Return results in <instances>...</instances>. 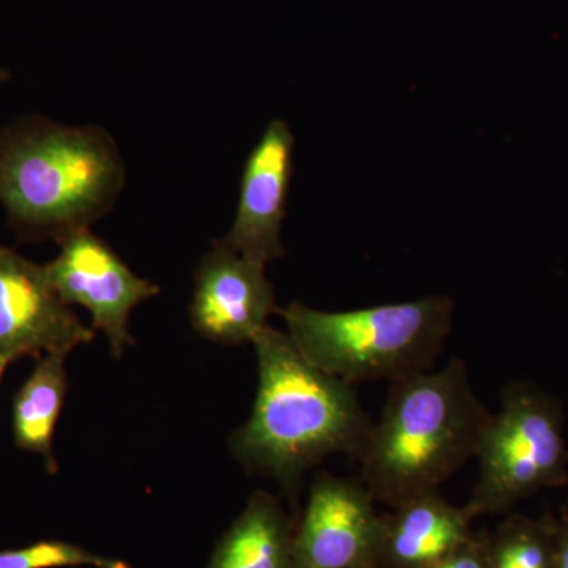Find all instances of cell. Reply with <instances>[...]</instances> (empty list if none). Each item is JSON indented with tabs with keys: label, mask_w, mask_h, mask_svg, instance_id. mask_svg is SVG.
I'll return each mask as SVG.
<instances>
[{
	"label": "cell",
	"mask_w": 568,
	"mask_h": 568,
	"mask_svg": "<svg viewBox=\"0 0 568 568\" xmlns=\"http://www.w3.org/2000/svg\"><path fill=\"white\" fill-rule=\"evenodd\" d=\"M567 484H568V480H567ZM567 519H568V517H567Z\"/></svg>",
	"instance_id": "obj_20"
},
{
	"label": "cell",
	"mask_w": 568,
	"mask_h": 568,
	"mask_svg": "<svg viewBox=\"0 0 568 568\" xmlns=\"http://www.w3.org/2000/svg\"><path fill=\"white\" fill-rule=\"evenodd\" d=\"M558 523L511 515L487 537L488 568H556Z\"/></svg>",
	"instance_id": "obj_14"
},
{
	"label": "cell",
	"mask_w": 568,
	"mask_h": 568,
	"mask_svg": "<svg viewBox=\"0 0 568 568\" xmlns=\"http://www.w3.org/2000/svg\"><path fill=\"white\" fill-rule=\"evenodd\" d=\"M10 80V71L0 69V82H6Z\"/></svg>",
	"instance_id": "obj_18"
},
{
	"label": "cell",
	"mask_w": 568,
	"mask_h": 568,
	"mask_svg": "<svg viewBox=\"0 0 568 568\" xmlns=\"http://www.w3.org/2000/svg\"><path fill=\"white\" fill-rule=\"evenodd\" d=\"M379 568H425L474 540L473 514L440 495L422 493L383 515Z\"/></svg>",
	"instance_id": "obj_11"
},
{
	"label": "cell",
	"mask_w": 568,
	"mask_h": 568,
	"mask_svg": "<svg viewBox=\"0 0 568 568\" xmlns=\"http://www.w3.org/2000/svg\"><path fill=\"white\" fill-rule=\"evenodd\" d=\"M425 568H488L487 537L476 536L454 555Z\"/></svg>",
	"instance_id": "obj_16"
},
{
	"label": "cell",
	"mask_w": 568,
	"mask_h": 568,
	"mask_svg": "<svg viewBox=\"0 0 568 568\" xmlns=\"http://www.w3.org/2000/svg\"><path fill=\"white\" fill-rule=\"evenodd\" d=\"M293 532L275 496L253 493L207 568H293Z\"/></svg>",
	"instance_id": "obj_12"
},
{
	"label": "cell",
	"mask_w": 568,
	"mask_h": 568,
	"mask_svg": "<svg viewBox=\"0 0 568 568\" xmlns=\"http://www.w3.org/2000/svg\"><path fill=\"white\" fill-rule=\"evenodd\" d=\"M61 253L44 265L52 287L67 305H80L92 316V328L104 332L111 353L121 357L133 345L130 315L160 287L133 274L118 253L91 230L59 241Z\"/></svg>",
	"instance_id": "obj_7"
},
{
	"label": "cell",
	"mask_w": 568,
	"mask_h": 568,
	"mask_svg": "<svg viewBox=\"0 0 568 568\" xmlns=\"http://www.w3.org/2000/svg\"><path fill=\"white\" fill-rule=\"evenodd\" d=\"M294 170V134L272 121L254 145L242 174L237 212L219 244L261 265L284 256L282 226Z\"/></svg>",
	"instance_id": "obj_10"
},
{
	"label": "cell",
	"mask_w": 568,
	"mask_h": 568,
	"mask_svg": "<svg viewBox=\"0 0 568 568\" xmlns=\"http://www.w3.org/2000/svg\"><path fill=\"white\" fill-rule=\"evenodd\" d=\"M130 568L123 560L104 558L67 541H40L0 552V568Z\"/></svg>",
	"instance_id": "obj_15"
},
{
	"label": "cell",
	"mask_w": 568,
	"mask_h": 568,
	"mask_svg": "<svg viewBox=\"0 0 568 568\" xmlns=\"http://www.w3.org/2000/svg\"><path fill=\"white\" fill-rule=\"evenodd\" d=\"M123 186L121 152L100 126L29 115L0 129V204L22 234L59 242L91 230Z\"/></svg>",
	"instance_id": "obj_2"
},
{
	"label": "cell",
	"mask_w": 568,
	"mask_h": 568,
	"mask_svg": "<svg viewBox=\"0 0 568 568\" xmlns=\"http://www.w3.org/2000/svg\"><path fill=\"white\" fill-rule=\"evenodd\" d=\"M362 478L321 473L293 532V568H379L384 518Z\"/></svg>",
	"instance_id": "obj_6"
},
{
	"label": "cell",
	"mask_w": 568,
	"mask_h": 568,
	"mask_svg": "<svg viewBox=\"0 0 568 568\" xmlns=\"http://www.w3.org/2000/svg\"><path fill=\"white\" fill-rule=\"evenodd\" d=\"M476 459L478 478L466 508L474 518L507 514L541 489L568 480V437L562 406L530 381H517L489 416Z\"/></svg>",
	"instance_id": "obj_5"
},
{
	"label": "cell",
	"mask_w": 568,
	"mask_h": 568,
	"mask_svg": "<svg viewBox=\"0 0 568 568\" xmlns=\"http://www.w3.org/2000/svg\"><path fill=\"white\" fill-rule=\"evenodd\" d=\"M7 365L9 364H6V362L0 361V377H2L3 372H6Z\"/></svg>",
	"instance_id": "obj_19"
},
{
	"label": "cell",
	"mask_w": 568,
	"mask_h": 568,
	"mask_svg": "<svg viewBox=\"0 0 568 568\" xmlns=\"http://www.w3.org/2000/svg\"><path fill=\"white\" fill-rule=\"evenodd\" d=\"M556 568H568V519L558 523V555Z\"/></svg>",
	"instance_id": "obj_17"
},
{
	"label": "cell",
	"mask_w": 568,
	"mask_h": 568,
	"mask_svg": "<svg viewBox=\"0 0 568 568\" xmlns=\"http://www.w3.org/2000/svg\"><path fill=\"white\" fill-rule=\"evenodd\" d=\"M252 345L257 394L248 420L231 437L234 457L287 491L324 459L361 458L375 420L354 386L313 365L287 332L265 325Z\"/></svg>",
	"instance_id": "obj_1"
},
{
	"label": "cell",
	"mask_w": 568,
	"mask_h": 568,
	"mask_svg": "<svg viewBox=\"0 0 568 568\" xmlns=\"http://www.w3.org/2000/svg\"><path fill=\"white\" fill-rule=\"evenodd\" d=\"M65 357L43 354L14 399V439L24 450L47 459L54 469L52 435L67 394Z\"/></svg>",
	"instance_id": "obj_13"
},
{
	"label": "cell",
	"mask_w": 568,
	"mask_h": 568,
	"mask_svg": "<svg viewBox=\"0 0 568 568\" xmlns=\"http://www.w3.org/2000/svg\"><path fill=\"white\" fill-rule=\"evenodd\" d=\"M489 416L462 358L396 381L358 458L362 481L388 507L439 489L476 458Z\"/></svg>",
	"instance_id": "obj_3"
},
{
	"label": "cell",
	"mask_w": 568,
	"mask_h": 568,
	"mask_svg": "<svg viewBox=\"0 0 568 568\" xmlns=\"http://www.w3.org/2000/svg\"><path fill=\"white\" fill-rule=\"evenodd\" d=\"M455 304L446 295L321 312L301 302L278 310L287 335L305 358L351 386L406 379L435 368L454 325Z\"/></svg>",
	"instance_id": "obj_4"
},
{
	"label": "cell",
	"mask_w": 568,
	"mask_h": 568,
	"mask_svg": "<svg viewBox=\"0 0 568 568\" xmlns=\"http://www.w3.org/2000/svg\"><path fill=\"white\" fill-rule=\"evenodd\" d=\"M272 313L278 308L265 265L213 241L194 275L190 306L194 331L219 345H244L268 325Z\"/></svg>",
	"instance_id": "obj_9"
},
{
	"label": "cell",
	"mask_w": 568,
	"mask_h": 568,
	"mask_svg": "<svg viewBox=\"0 0 568 568\" xmlns=\"http://www.w3.org/2000/svg\"><path fill=\"white\" fill-rule=\"evenodd\" d=\"M95 338L59 297L47 267L0 244V361L24 355H69Z\"/></svg>",
	"instance_id": "obj_8"
}]
</instances>
